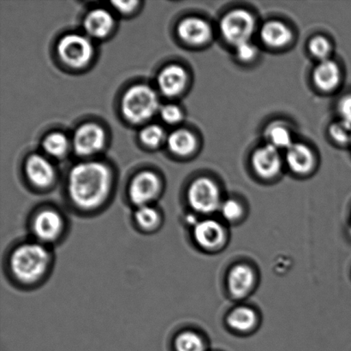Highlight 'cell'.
I'll list each match as a JSON object with an SVG mask.
<instances>
[{
	"instance_id": "6da1fadb",
	"label": "cell",
	"mask_w": 351,
	"mask_h": 351,
	"mask_svg": "<svg viewBox=\"0 0 351 351\" xmlns=\"http://www.w3.org/2000/svg\"><path fill=\"white\" fill-rule=\"evenodd\" d=\"M111 188V173L102 163L78 164L69 175V196L71 202L82 210L101 206L108 199Z\"/></svg>"
},
{
	"instance_id": "7a4b0ae2",
	"label": "cell",
	"mask_w": 351,
	"mask_h": 351,
	"mask_svg": "<svg viewBox=\"0 0 351 351\" xmlns=\"http://www.w3.org/2000/svg\"><path fill=\"white\" fill-rule=\"evenodd\" d=\"M51 263V254L45 244L27 242L13 250L9 267L14 278L21 283L31 285L41 280Z\"/></svg>"
},
{
	"instance_id": "3957f363",
	"label": "cell",
	"mask_w": 351,
	"mask_h": 351,
	"mask_svg": "<svg viewBox=\"0 0 351 351\" xmlns=\"http://www.w3.org/2000/svg\"><path fill=\"white\" fill-rule=\"evenodd\" d=\"M156 91L149 86L139 84L126 91L122 99V112L125 118L133 123L147 121L160 110Z\"/></svg>"
},
{
	"instance_id": "277c9868",
	"label": "cell",
	"mask_w": 351,
	"mask_h": 351,
	"mask_svg": "<svg viewBox=\"0 0 351 351\" xmlns=\"http://www.w3.org/2000/svg\"><path fill=\"white\" fill-rule=\"evenodd\" d=\"M187 199L193 212L199 215L211 217L219 212L223 199L215 181L208 178H199L189 185Z\"/></svg>"
},
{
	"instance_id": "5b68a950",
	"label": "cell",
	"mask_w": 351,
	"mask_h": 351,
	"mask_svg": "<svg viewBox=\"0 0 351 351\" xmlns=\"http://www.w3.org/2000/svg\"><path fill=\"white\" fill-rule=\"evenodd\" d=\"M192 237L199 249L208 253H218L225 249L229 241V232L222 220L212 217L192 223Z\"/></svg>"
},
{
	"instance_id": "8992f818",
	"label": "cell",
	"mask_w": 351,
	"mask_h": 351,
	"mask_svg": "<svg viewBox=\"0 0 351 351\" xmlns=\"http://www.w3.org/2000/svg\"><path fill=\"white\" fill-rule=\"evenodd\" d=\"M254 29H256V21L245 10H232L226 14L220 22V31L223 37L235 47L250 41Z\"/></svg>"
},
{
	"instance_id": "52a82bcc",
	"label": "cell",
	"mask_w": 351,
	"mask_h": 351,
	"mask_svg": "<svg viewBox=\"0 0 351 351\" xmlns=\"http://www.w3.org/2000/svg\"><path fill=\"white\" fill-rule=\"evenodd\" d=\"M94 53L90 40L77 34H67L58 44V53L64 64L73 68L84 67Z\"/></svg>"
},
{
	"instance_id": "ba28073f",
	"label": "cell",
	"mask_w": 351,
	"mask_h": 351,
	"mask_svg": "<svg viewBox=\"0 0 351 351\" xmlns=\"http://www.w3.org/2000/svg\"><path fill=\"white\" fill-rule=\"evenodd\" d=\"M258 284L256 269L247 263H237L226 275L227 291L236 300H243L253 293Z\"/></svg>"
},
{
	"instance_id": "9c48e42d",
	"label": "cell",
	"mask_w": 351,
	"mask_h": 351,
	"mask_svg": "<svg viewBox=\"0 0 351 351\" xmlns=\"http://www.w3.org/2000/svg\"><path fill=\"white\" fill-rule=\"evenodd\" d=\"M31 229L37 242L43 244L60 239L64 229V220L56 210L45 208L34 215Z\"/></svg>"
},
{
	"instance_id": "30bf717a",
	"label": "cell",
	"mask_w": 351,
	"mask_h": 351,
	"mask_svg": "<svg viewBox=\"0 0 351 351\" xmlns=\"http://www.w3.org/2000/svg\"><path fill=\"white\" fill-rule=\"evenodd\" d=\"M160 191V182L158 176L152 171H143L137 174L130 182V199L137 208L151 205V202L157 198Z\"/></svg>"
},
{
	"instance_id": "8fae6325",
	"label": "cell",
	"mask_w": 351,
	"mask_h": 351,
	"mask_svg": "<svg viewBox=\"0 0 351 351\" xmlns=\"http://www.w3.org/2000/svg\"><path fill=\"white\" fill-rule=\"evenodd\" d=\"M104 143V130L95 123H85L79 127L75 133L73 146L79 156H92L101 150Z\"/></svg>"
},
{
	"instance_id": "7c38bea8",
	"label": "cell",
	"mask_w": 351,
	"mask_h": 351,
	"mask_svg": "<svg viewBox=\"0 0 351 351\" xmlns=\"http://www.w3.org/2000/svg\"><path fill=\"white\" fill-rule=\"evenodd\" d=\"M252 165L259 177L265 179L277 177L282 167L280 150L269 144L260 147L254 154Z\"/></svg>"
},
{
	"instance_id": "4fadbf2b",
	"label": "cell",
	"mask_w": 351,
	"mask_h": 351,
	"mask_svg": "<svg viewBox=\"0 0 351 351\" xmlns=\"http://www.w3.org/2000/svg\"><path fill=\"white\" fill-rule=\"evenodd\" d=\"M226 323L228 328L239 335H250L260 324L258 312L250 306L239 305L233 308L226 315Z\"/></svg>"
},
{
	"instance_id": "5bb4252c",
	"label": "cell",
	"mask_w": 351,
	"mask_h": 351,
	"mask_svg": "<svg viewBox=\"0 0 351 351\" xmlns=\"http://www.w3.org/2000/svg\"><path fill=\"white\" fill-rule=\"evenodd\" d=\"M178 33L180 39L191 45H202L210 40L212 29L205 20L199 17H187L179 23Z\"/></svg>"
},
{
	"instance_id": "9a60e30c",
	"label": "cell",
	"mask_w": 351,
	"mask_h": 351,
	"mask_svg": "<svg viewBox=\"0 0 351 351\" xmlns=\"http://www.w3.org/2000/svg\"><path fill=\"white\" fill-rule=\"evenodd\" d=\"M25 171L31 184L37 187H48L54 180L53 167L46 158L39 154H34L27 159Z\"/></svg>"
},
{
	"instance_id": "2e32d148",
	"label": "cell",
	"mask_w": 351,
	"mask_h": 351,
	"mask_svg": "<svg viewBox=\"0 0 351 351\" xmlns=\"http://www.w3.org/2000/svg\"><path fill=\"white\" fill-rule=\"evenodd\" d=\"M187 82L184 69L177 64L164 68L158 77V86L161 93L167 97H174L184 90Z\"/></svg>"
},
{
	"instance_id": "e0dca14e",
	"label": "cell",
	"mask_w": 351,
	"mask_h": 351,
	"mask_svg": "<svg viewBox=\"0 0 351 351\" xmlns=\"http://www.w3.org/2000/svg\"><path fill=\"white\" fill-rule=\"evenodd\" d=\"M285 160L289 168L297 174L309 173L314 167L315 158L312 151L304 144L293 143L287 150Z\"/></svg>"
},
{
	"instance_id": "ac0fdd59",
	"label": "cell",
	"mask_w": 351,
	"mask_h": 351,
	"mask_svg": "<svg viewBox=\"0 0 351 351\" xmlns=\"http://www.w3.org/2000/svg\"><path fill=\"white\" fill-rule=\"evenodd\" d=\"M313 78L317 88L324 91H331L338 87L341 81V71L335 61H321L315 69Z\"/></svg>"
},
{
	"instance_id": "d6986e66",
	"label": "cell",
	"mask_w": 351,
	"mask_h": 351,
	"mask_svg": "<svg viewBox=\"0 0 351 351\" xmlns=\"http://www.w3.org/2000/svg\"><path fill=\"white\" fill-rule=\"evenodd\" d=\"M113 25V19L108 10L95 9L86 16L84 29L89 36L101 39L108 36Z\"/></svg>"
},
{
	"instance_id": "ffe728a7",
	"label": "cell",
	"mask_w": 351,
	"mask_h": 351,
	"mask_svg": "<svg viewBox=\"0 0 351 351\" xmlns=\"http://www.w3.org/2000/svg\"><path fill=\"white\" fill-rule=\"evenodd\" d=\"M261 38L267 46L280 48L290 43L292 34L285 23L280 21H270L261 27Z\"/></svg>"
},
{
	"instance_id": "44dd1931",
	"label": "cell",
	"mask_w": 351,
	"mask_h": 351,
	"mask_svg": "<svg viewBox=\"0 0 351 351\" xmlns=\"http://www.w3.org/2000/svg\"><path fill=\"white\" fill-rule=\"evenodd\" d=\"M205 337L194 330H185L175 337L174 351H209Z\"/></svg>"
},
{
	"instance_id": "7402d4cb",
	"label": "cell",
	"mask_w": 351,
	"mask_h": 351,
	"mask_svg": "<svg viewBox=\"0 0 351 351\" xmlns=\"http://www.w3.org/2000/svg\"><path fill=\"white\" fill-rule=\"evenodd\" d=\"M167 145L169 149L179 156H187L195 150L196 139L187 130H178L168 136Z\"/></svg>"
},
{
	"instance_id": "603a6c76",
	"label": "cell",
	"mask_w": 351,
	"mask_h": 351,
	"mask_svg": "<svg viewBox=\"0 0 351 351\" xmlns=\"http://www.w3.org/2000/svg\"><path fill=\"white\" fill-rule=\"evenodd\" d=\"M218 213L223 223L232 225L242 221L247 215L245 206L235 198L223 199Z\"/></svg>"
},
{
	"instance_id": "cb8c5ba5",
	"label": "cell",
	"mask_w": 351,
	"mask_h": 351,
	"mask_svg": "<svg viewBox=\"0 0 351 351\" xmlns=\"http://www.w3.org/2000/svg\"><path fill=\"white\" fill-rule=\"evenodd\" d=\"M134 219L139 228L149 232L159 226L161 221L160 213L153 206H138L134 213Z\"/></svg>"
},
{
	"instance_id": "d4e9b609",
	"label": "cell",
	"mask_w": 351,
	"mask_h": 351,
	"mask_svg": "<svg viewBox=\"0 0 351 351\" xmlns=\"http://www.w3.org/2000/svg\"><path fill=\"white\" fill-rule=\"evenodd\" d=\"M266 137L268 144L278 150H287L293 144L290 130L282 123H274L268 127Z\"/></svg>"
},
{
	"instance_id": "484cf974",
	"label": "cell",
	"mask_w": 351,
	"mask_h": 351,
	"mask_svg": "<svg viewBox=\"0 0 351 351\" xmlns=\"http://www.w3.org/2000/svg\"><path fill=\"white\" fill-rule=\"evenodd\" d=\"M43 147L46 153L51 156H63L69 147L67 137L60 132L51 133L44 139Z\"/></svg>"
},
{
	"instance_id": "4316f807",
	"label": "cell",
	"mask_w": 351,
	"mask_h": 351,
	"mask_svg": "<svg viewBox=\"0 0 351 351\" xmlns=\"http://www.w3.org/2000/svg\"><path fill=\"white\" fill-rule=\"evenodd\" d=\"M308 47L313 56L318 58L319 61L329 60L332 47L326 38L323 36L313 38L311 43H309Z\"/></svg>"
},
{
	"instance_id": "83f0119b",
	"label": "cell",
	"mask_w": 351,
	"mask_h": 351,
	"mask_svg": "<svg viewBox=\"0 0 351 351\" xmlns=\"http://www.w3.org/2000/svg\"><path fill=\"white\" fill-rule=\"evenodd\" d=\"M164 137L163 129L156 125H147L141 132V140L149 147L159 146Z\"/></svg>"
},
{
	"instance_id": "f1b7e54d",
	"label": "cell",
	"mask_w": 351,
	"mask_h": 351,
	"mask_svg": "<svg viewBox=\"0 0 351 351\" xmlns=\"http://www.w3.org/2000/svg\"><path fill=\"white\" fill-rule=\"evenodd\" d=\"M330 134L337 143L341 144H350L351 145V125L349 123L340 120L332 125Z\"/></svg>"
},
{
	"instance_id": "f546056e",
	"label": "cell",
	"mask_w": 351,
	"mask_h": 351,
	"mask_svg": "<svg viewBox=\"0 0 351 351\" xmlns=\"http://www.w3.org/2000/svg\"><path fill=\"white\" fill-rule=\"evenodd\" d=\"M160 117L164 122L169 125H175L180 122L182 119L181 109L176 105H167L160 109Z\"/></svg>"
},
{
	"instance_id": "4dcf8cb0",
	"label": "cell",
	"mask_w": 351,
	"mask_h": 351,
	"mask_svg": "<svg viewBox=\"0 0 351 351\" xmlns=\"http://www.w3.org/2000/svg\"><path fill=\"white\" fill-rule=\"evenodd\" d=\"M258 53L257 47L251 41L241 43L236 46L237 57L243 62H250L256 57Z\"/></svg>"
},
{
	"instance_id": "1f68e13d",
	"label": "cell",
	"mask_w": 351,
	"mask_h": 351,
	"mask_svg": "<svg viewBox=\"0 0 351 351\" xmlns=\"http://www.w3.org/2000/svg\"><path fill=\"white\" fill-rule=\"evenodd\" d=\"M339 112L342 120L351 125V95H346L340 101Z\"/></svg>"
},
{
	"instance_id": "d6a6232c",
	"label": "cell",
	"mask_w": 351,
	"mask_h": 351,
	"mask_svg": "<svg viewBox=\"0 0 351 351\" xmlns=\"http://www.w3.org/2000/svg\"><path fill=\"white\" fill-rule=\"evenodd\" d=\"M112 5H114L116 7V9H118L120 12L128 13V12H132V10L136 8L137 2L136 1H128V2L115 1V2H112Z\"/></svg>"
},
{
	"instance_id": "836d02e7",
	"label": "cell",
	"mask_w": 351,
	"mask_h": 351,
	"mask_svg": "<svg viewBox=\"0 0 351 351\" xmlns=\"http://www.w3.org/2000/svg\"><path fill=\"white\" fill-rule=\"evenodd\" d=\"M349 234H350V237H351V219H350V225H349Z\"/></svg>"
}]
</instances>
